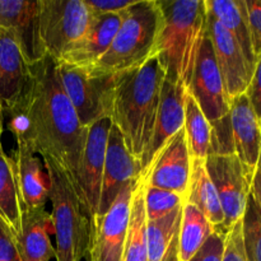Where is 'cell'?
I'll return each instance as SVG.
<instances>
[{
    "instance_id": "cell-1",
    "label": "cell",
    "mask_w": 261,
    "mask_h": 261,
    "mask_svg": "<svg viewBox=\"0 0 261 261\" xmlns=\"http://www.w3.org/2000/svg\"><path fill=\"white\" fill-rule=\"evenodd\" d=\"M30 89L17 111L10 130L42 157H51L76 182L88 129L81 124L61 83L58 61L48 55L31 65ZM76 189V186H75Z\"/></svg>"
},
{
    "instance_id": "cell-2",
    "label": "cell",
    "mask_w": 261,
    "mask_h": 261,
    "mask_svg": "<svg viewBox=\"0 0 261 261\" xmlns=\"http://www.w3.org/2000/svg\"><path fill=\"white\" fill-rule=\"evenodd\" d=\"M163 81L165 70L154 55L140 68L120 74L115 87L110 117L140 166L152 138Z\"/></svg>"
},
{
    "instance_id": "cell-3",
    "label": "cell",
    "mask_w": 261,
    "mask_h": 261,
    "mask_svg": "<svg viewBox=\"0 0 261 261\" xmlns=\"http://www.w3.org/2000/svg\"><path fill=\"white\" fill-rule=\"evenodd\" d=\"M163 28L155 56L165 78L188 89L206 33L205 0H161Z\"/></svg>"
},
{
    "instance_id": "cell-4",
    "label": "cell",
    "mask_w": 261,
    "mask_h": 261,
    "mask_svg": "<svg viewBox=\"0 0 261 261\" xmlns=\"http://www.w3.org/2000/svg\"><path fill=\"white\" fill-rule=\"evenodd\" d=\"M105 55L87 69L91 75H120L144 65L157 53L163 14L157 0H135Z\"/></svg>"
},
{
    "instance_id": "cell-5",
    "label": "cell",
    "mask_w": 261,
    "mask_h": 261,
    "mask_svg": "<svg viewBox=\"0 0 261 261\" xmlns=\"http://www.w3.org/2000/svg\"><path fill=\"white\" fill-rule=\"evenodd\" d=\"M50 184L51 221L56 261H82L91 245V222L68 172L51 157H42Z\"/></svg>"
},
{
    "instance_id": "cell-6",
    "label": "cell",
    "mask_w": 261,
    "mask_h": 261,
    "mask_svg": "<svg viewBox=\"0 0 261 261\" xmlns=\"http://www.w3.org/2000/svg\"><path fill=\"white\" fill-rule=\"evenodd\" d=\"M65 93L84 127L111 115L115 87L120 75H91L87 69L58 61Z\"/></svg>"
},
{
    "instance_id": "cell-7",
    "label": "cell",
    "mask_w": 261,
    "mask_h": 261,
    "mask_svg": "<svg viewBox=\"0 0 261 261\" xmlns=\"http://www.w3.org/2000/svg\"><path fill=\"white\" fill-rule=\"evenodd\" d=\"M91 20L84 0H41L40 32L46 54L60 60L86 33Z\"/></svg>"
},
{
    "instance_id": "cell-8",
    "label": "cell",
    "mask_w": 261,
    "mask_h": 261,
    "mask_svg": "<svg viewBox=\"0 0 261 261\" xmlns=\"http://www.w3.org/2000/svg\"><path fill=\"white\" fill-rule=\"evenodd\" d=\"M205 168L218 194L224 217L223 224L216 231L227 234L242 219L251 193L252 181L236 154L208 155L205 158Z\"/></svg>"
},
{
    "instance_id": "cell-9",
    "label": "cell",
    "mask_w": 261,
    "mask_h": 261,
    "mask_svg": "<svg viewBox=\"0 0 261 261\" xmlns=\"http://www.w3.org/2000/svg\"><path fill=\"white\" fill-rule=\"evenodd\" d=\"M111 126V117H103L88 127L86 145L76 173V193L88 214L91 226L98 212L105 157Z\"/></svg>"
},
{
    "instance_id": "cell-10",
    "label": "cell",
    "mask_w": 261,
    "mask_h": 261,
    "mask_svg": "<svg viewBox=\"0 0 261 261\" xmlns=\"http://www.w3.org/2000/svg\"><path fill=\"white\" fill-rule=\"evenodd\" d=\"M137 185H127L107 213L93 221L88 261H124L132 198Z\"/></svg>"
},
{
    "instance_id": "cell-11",
    "label": "cell",
    "mask_w": 261,
    "mask_h": 261,
    "mask_svg": "<svg viewBox=\"0 0 261 261\" xmlns=\"http://www.w3.org/2000/svg\"><path fill=\"white\" fill-rule=\"evenodd\" d=\"M188 92L209 122L218 121L229 114L231 101L227 96L208 32L199 48Z\"/></svg>"
},
{
    "instance_id": "cell-12",
    "label": "cell",
    "mask_w": 261,
    "mask_h": 261,
    "mask_svg": "<svg viewBox=\"0 0 261 261\" xmlns=\"http://www.w3.org/2000/svg\"><path fill=\"white\" fill-rule=\"evenodd\" d=\"M40 13L41 0H0V32L17 41L30 65L47 55L41 40Z\"/></svg>"
},
{
    "instance_id": "cell-13",
    "label": "cell",
    "mask_w": 261,
    "mask_h": 261,
    "mask_svg": "<svg viewBox=\"0 0 261 261\" xmlns=\"http://www.w3.org/2000/svg\"><path fill=\"white\" fill-rule=\"evenodd\" d=\"M140 180L142 166L139 161L135 160L134 155L127 150L121 133L112 124L107 140L97 217L107 213L120 193L127 185L137 184Z\"/></svg>"
},
{
    "instance_id": "cell-14",
    "label": "cell",
    "mask_w": 261,
    "mask_h": 261,
    "mask_svg": "<svg viewBox=\"0 0 261 261\" xmlns=\"http://www.w3.org/2000/svg\"><path fill=\"white\" fill-rule=\"evenodd\" d=\"M206 32L212 41L217 65L223 79L229 101L246 93L252 70L231 33L206 10Z\"/></svg>"
},
{
    "instance_id": "cell-15",
    "label": "cell",
    "mask_w": 261,
    "mask_h": 261,
    "mask_svg": "<svg viewBox=\"0 0 261 261\" xmlns=\"http://www.w3.org/2000/svg\"><path fill=\"white\" fill-rule=\"evenodd\" d=\"M188 89L165 78L161 91L160 106L149 145L142 161V180L147 177L150 166L168 140L180 132L185 121V96Z\"/></svg>"
},
{
    "instance_id": "cell-16",
    "label": "cell",
    "mask_w": 261,
    "mask_h": 261,
    "mask_svg": "<svg viewBox=\"0 0 261 261\" xmlns=\"http://www.w3.org/2000/svg\"><path fill=\"white\" fill-rule=\"evenodd\" d=\"M191 157L186 143L185 130L176 133L162 148L144 178L153 188L175 191L186 196L190 180Z\"/></svg>"
},
{
    "instance_id": "cell-17",
    "label": "cell",
    "mask_w": 261,
    "mask_h": 261,
    "mask_svg": "<svg viewBox=\"0 0 261 261\" xmlns=\"http://www.w3.org/2000/svg\"><path fill=\"white\" fill-rule=\"evenodd\" d=\"M32 71L17 41L0 32V103L12 115L22 105L30 89Z\"/></svg>"
},
{
    "instance_id": "cell-18",
    "label": "cell",
    "mask_w": 261,
    "mask_h": 261,
    "mask_svg": "<svg viewBox=\"0 0 261 261\" xmlns=\"http://www.w3.org/2000/svg\"><path fill=\"white\" fill-rule=\"evenodd\" d=\"M234 154L252 181L261 155V122L246 93L231 101L229 107Z\"/></svg>"
},
{
    "instance_id": "cell-19",
    "label": "cell",
    "mask_w": 261,
    "mask_h": 261,
    "mask_svg": "<svg viewBox=\"0 0 261 261\" xmlns=\"http://www.w3.org/2000/svg\"><path fill=\"white\" fill-rule=\"evenodd\" d=\"M17 149L14 157V170L18 190L22 203V212L45 208L48 199L47 172L37 153L22 138H15Z\"/></svg>"
},
{
    "instance_id": "cell-20",
    "label": "cell",
    "mask_w": 261,
    "mask_h": 261,
    "mask_svg": "<svg viewBox=\"0 0 261 261\" xmlns=\"http://www.w3.org/2000/svg\"><path fill=\"white\" fill-rule=\"evenodd\" d=\"M121 20V13L92 15L86 33L68 48L59 61L79 68H89L94 65L111 46Z\"/></svg>"
},
{
    "instance_id": "cell-21",
    "label": "cell",
    "mask_w": 261,
    "mask_h": 261,
    "mask_svg": "<svg viewBox=\"0 0 261 261\" xmlns=\"http://www.w3.org/2000/svg\"><path fill=\"white\" fill-rule=\"evenodd\" d=\"M54 233L51 214L45 208L22 212L20 231L14 237L20 261H50L55 257L50 234Z\"/></svg>"
},
{
    "instance_id": "cell-22",
    "label": "cell",
    "mask_w": 261,
    "mask_h": 261,
    "mask_svg": "<svg viewBox=\"0 0 261 261\" xmlns=\"http://www.w3.org/2000/svg\"><path fill=\"white\" fill-rule=\"evenodd\" d=\"M205 8L236 40L254 73L256 59L252 51L245 0H205Z\"/></svg>"
},
{
    "instance_id": "cell-23",
    "label": "cell",
    "mask_w": 261,
    "mask_h": 261,
    "mask_svg": "<svg viewBox=\"0 0 261 261\" xmlns=\"http://www.w3.org/2000/svg\"><path fill=\"white\" fill-rule=\"evenodd\" d=\"M185 203L198 208L213 224L214 229L221 228L224 219L223 212L216 188L206 172L205 160L201 158L191 160L190 180H189Z\"/></svg>"
},
{
    "instance_id": "cell-24",
    "label": "cell",
    "mask_w": 261,
    "mask_h": 261,
    "mask_svg": "<svg viewBox=\"0 0 261 261\" xmlns=\"http://www.w3.org/2000/svg\"><path fill=\"white\" fill-rule=\"evenodd\" d=\"M0 222L7 227L13 240L19 233L22 203L15 177L14 161L7 155L0 140Z\"/></svg>"
},
{
    "instance_id": "cell-25",
    "label": "cell",
    "mask_w": 261,
    "mask_h": 261,
    "mask_svg": "<svg viewBox=\"0 0 261 261\" xmlns=\"http://www.w3.org/2000/svg\"><path fill=\"white\" fill-rule=\"evenodd\" d=\"M145 182L140 180L132 198L129 226L125 242L124 261H148L147 213L144 204Z\"/></svg>"
},
{
    "instance_id": "cell-26",
    "label": "cell",
    "mask_w": 261,
    "mask_h": 261,
    "mask_svg": "<svg viewBox=\"0 0 261 261\" xmlns=\"http://www.w3.org/2000/svg\"><path fill=\"white\" fill-rule=\"evenodd\" d=\"M214 231L216 229L213 224L198 208L189 203H184L178 231L180 261L190 260Z\"/></svg>"
},
{
    "instance_id": "cell-27",
    "label": "cell",
    "mask_w": 261,
    "mask_h": 261,
    "mask_svg": "<svg viewBox=\"0 0 261 261\" xmlns=\"http://www.w3.org/2000/svg\"><path fill=\"white\" fill-rule=\"evenodd\" d=\"M184 130L186 135L189 153L191 160L208 157L211 145V122L204 116L203 111L190 93L185 96V121Z\"/></svg>"
},
{
    "instance_id": "cell-28",
    "label": "cell",
    "mask_w": 261,
    "mask_h": 261,
    "mask_svg": "<svg viewBox=\"0 0 261 261\" xmlns=\"http://www.w3.org/2000/svg\"><path fill=\"white\" fill-rule=\"evenodd\" d=\"M182 206L162 218L147 222L148 261H162L176 232L180 229Z\"/></svg>"
},
{
    "instance_id": "cell-29",
    "label": "cell",
    "mask_w": 261,
    "mask_h": 261,
    "mask_svg": "<svg viewBox=\"0 0 261 261\" xmlns=\"http://www.w3.org/2000/svg\"><path fill=\"white\" fill-rule=\"evenodd\" d=\"M242 242L247 261H261V209L250 193L242 216Z\"/></svg>"
},
{
    "instance_id": "cell-30",
    "label": "cell",
    "mask_w": 261,
    "mask_h": 261,
    "mask_svg": "<svg viewBox=\"0 0 261 261\" xmlns=\"http://www.w3.org/2000/svg\"><path fill=\"white\" fill-rule=\"evenodd\" d=\"M184 203H185V196L180 195L175 191L153 188V186L145 184L144 204L147 221L162 218V217L170 214L171 212L182 206Z\"/></svg>"
},
{
    "instance_id": "cell-31",
    "label": "cell",
    "mask_w": 261,
    "mask_h": 261,
    "mask_svg": "<svg viewBox=\"0 0 261 261\" xmlns=\"http://www.w3.org/2000/svg\"><path fill=\"white\" fill-rule=\"evenodd\" d=\"M234 154L229 114L218 121L211 122V145L208 155Z\"/></svg>"
},
{
    "instance_id": "cell-32",
    "label": "cell",
    "mask_w": 261,
    "mask_h": 261,
    "mask_svg": "<svg viewBox=\"0 0 261 261\" xmlns=\"http://www.w3.org/2000/svg\"><path fill=\"white\" fill-rule=\"evenodd\" d=\"M249 18L250 36L255 59L261 58V0H245Z\"/></svg>"
},
{
    "instance_id": "cell-33",
    "label": "cell",
    "mask_w": 261,
    "mask_h": 261,
    "mask_svg": "<svg viewBox=\"0 0 261 261\" xmlns=\"http://www.w3.org/2000/svg\"><path fill=\"white\" fill-rule=\"evenodd\" d=\"M222 261H247L242 242V222L240 219L226 234Z\"/></svg>"
},
{
    "instance_id": "cell-34",
    "label": "cell",
    "mask_w": 261,
    "mask_h": 261,
    "mask_svg": "<svg viewBox=\"0 0 261 261\" xmlns=\"http://www.w3.org/2000/svg\"><path fill=\"white\" fill-rule=\"evenodd\" d=\"M224 240L226 234L214 231L205 244L189 261H222L224 252Z\"/></svg>"
},
{
    "instance_id": "cell-35",
    "label": "cell",
    "mask_w": 261,
    "mask_h": 261,
    "mask_svg": "<svg viewBox=\"0 0 261 261\" xmlns=\"http://www.w3.org/2000/svg\"><path fill=\"white\" fill-rule=\"evenodd\" d=\"M92 15L119 14L129 8L135 0H84Z\"/></svg>"
},
{
    "instance_id": "cell-36",
    "label": "cell",
    "mask_w": 261,
    "mask_h": 261,
    "mask_svg": "<svg viewBox=\"0 0 261 261\" xmlns=\"http://www.w3.org/2000/svg\"><path fill=\"white\" fill-rule=\"evenodd\" d=\"M247 97L250 99L252 109H254L255 114L259 117L261 122V58L257 60L255 70L252 73L251 82L249 84V88L246 91Z\"/></svg>"
},
{
    "instance_id": "cell-37",
    "label": "cell",
    "mask_w": 261,
    "mask_h": 261,
    "mask_svg": "<svg viewBox=\"0 0 261 261\" xmlns=\"http://www.w3.org/2000/svg\"><path fill=\"white\" fill-rule=\"evenodd\" d=\"M0 261H20L15 250L14 240L2 222H0Z\"/></svg>"
},
{
    "instance_id": "cell-38",
    "label": "cell",
    "mask_w": 261,
    "mask_h": 261,
    "mask_svg": "<svg viewBox=\"0 0 261 261\" xmlns=\"http://www.w3.org/2000/svg\"><path fill=\"white\" fill-rule=\"evenodd\" d=\"M251 194L254 195L257 205H259L261 209V155H260L259 163H257V168L256 171H255L254 178H252Z\"/></svg>"
},
{
    "instance_id": "cell-39",
    "label": "cell",
    "mask_w": 261,
    "mask_h": 261,
    "mask_svg": "<svg viewBox=\"0 0 261 261\" xmlns=\"http://www.w3.org/2000/svg\"><path fill=\"white\" fill-rule=\"evenodd\" d=\"M178 231L173 236L172 241H171L170 246H168L162 261H180V255H178Z\"/></svg>"
},
{
    "instance_id": "cell-40",
    "label": "cell",
    "mask_w": 261,
    "mask_h": 261,
    "mask_svg": "<svg viewBox=\"0 0 261 261\" xmlns=\"http://www.w3.org/2000/svg\"><path fill=\"white\" fill-rule=\"evenodd\" d=\"M3 125H4V110H3L2 103H0V138L3 134Z\"/></svg>"
}]
</instances>
